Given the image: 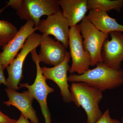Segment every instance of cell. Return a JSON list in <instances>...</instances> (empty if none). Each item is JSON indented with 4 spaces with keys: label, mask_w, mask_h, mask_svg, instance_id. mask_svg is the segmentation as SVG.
Instances as JSON below:
<instances>
[{
    "label": "cell",
    "mask_w": 123,
    "mask_h": 123,
    "mask_svg": "<svg viewBox=\"0 0 123 123\" xmlns=\"http://www.w3.org/2000/svg\"><path fill=\"white\" fill-rule=\"evenodd\" d=\"M59 3L70 27L78 25L88 11L87 0H59Z\"/></svg>",
    "instance_id": "5bb4252c"
},
{
    "label": "cell",
    "mask_w": 123,
    "mask_h": 123,
    "mask_svg": "<svg viewBox=\"0 0 123 123\" xmlns=\"http://www.w3.org/2000/svg\"><path fill=\"white\" fill-rule=\"evenodd\" d=\"M78 25L83 39L84 49L91 57V66H96L98 63L103 62L102 48L109 34H105L98 30L88 20L86 15Z\"/></svg>",
    "instance_id": "5b68a950"
},
{
    "label": "cell",
    "mask_w": 123,
    "mask_h": 123,
    "mask_svg": "<svg viewBox=\"0 0 123 123\" xmlns=\"http://www.w3.org/2000/svg\"><path fill=\"white\" fill-rule=\"evenodd\" d=\"M86 16L90 21L103 33L109 34L115 31L123 33V25L109 16L106 12L98 10H89Z\"/></svg>",
    "instance_id": "9a60e30c"
},
{
    "label": "cell",
    "mask_w": 123,
    "mask_h": 123,
    "mask_svg": "<svg viewBox=\"0 0 123 123\" xmlns=\"http://www.w3.org/2000/svg\"><path fill=\"white\" fill-rule=\"evenodd\" d=\"M16 120L10 118L0 110V123H15Z\"/></svg>",
    "instance_id": "d6986e66"
},
{
    "label": "cell",
    "mask_w": 123,
    "mask_h": 123,
    "mask_svg": "<svg viewBox=\"0 0 123 123\" xmlns=\"http://www.w3.org/2000/svg\"><path fill=\"white\" fill-rule=\"evenodd\" d=\"M42 35L35 32L32 33L27 39L20 52L6 68L8 73L6 86L8 89L16 91L20 89L19 85L23 77L24 61L29 53L40 46Z\"/></svg>",
    "instance_id": "8992f818"
},
{
    "label": "cell",
    "mask_w": 123,
    "mask_h": 123,
    "mask_svg": "<svg viewBox=\"0 0 123 123\" xmlns=\"http://www.w3.org/2000/svg\"><path fill=\"white\" fill-rule=\"evenodd\" d=\"M18 31L17 28L8 21L0 20V47H4Z\"/></svg>",
    "instance_id": "e0dca14e"
},
{
    "label": "cell",
    "mask_w": 123,
    "mask_h": 123,
    "mask_svg": "<svg viewBox=\"0 0 123 123\" xmlns=\"http://www.w3.org/2000/svg\"><path fill=\"white\" fill-rule=\"evenodd\" d=\"M95 123H121L119 120L112 119L110 115V111L106 110L100 119Z\"/></svg>",
    "instance_id": "ac0fdd59"
},
{
    "label": "cell",
    "mask_w": 123,
    "mask_h": 123,
    "mask_svg": "<svg viewBox=\"0 0 123 123\" xmlns=\"http://www.w3.org/2000/svg\"><path fill=\"white\" fill-rule=\"evenodd\" d=\"M31 53L32 60L36 66V75L35 80L32 85H29L27 82L20 84L19 86L20 88H25L28 89L34 98L39 104L45 123H51V114L48 106L47 99L48 94L54 92L55 90L48 85L46 82L47 79L43 75L36 49L31 51Z\"/></svg>",
    "instance_id": "277c9868"
},
{
    "label": "cell",
    "mask_w": 123,
    "mask_h": 123,
    "mask_svg": "<svg viewBox=\"0 0 123 123\" xmlns=\"http://www.w3.org/2000/svg\"><path fill=\"white\" fill-rule=\"evenodd\" d=\"M15 123H31L29 120L27 119L22 115L21 114L19 118L16 120Z\"/></svg>",
    "instance_id": "44dd1931"
},
{
    "label": "cell",
    "mask_w": 123,
    "mask_h": 123,
    "mask_svg": "<svg viewBox=\"0 0 123 123\" xmlns=\"http://www.w3.org/2000/svg\"><path fill=\"white\" fill-rule=\"evenodd\" d=\"M121 123H123V116L121 118Z\"/></svg>",
    "instance_id": "7402d4cb"
},
{
    "label": "cell",
    "mask_w": 123,
    "mask_h": 123,
    "mask_svg": "<svg viewBox=\"0 0 123 123\" xmlns=\"http://www.w3.org/2000/svg\"><path fill=\"white\" fill-rule=\"evenodd\" d=\"M5 91L9 99L8 101L4 102L5 105L7 106L15 107L20 111L22 115L30 120L31 123H39L36 111L32 106L34 98L29 90L19 93L7 88Z\"/></svg>",
    "instance_id": "4fadbf2b"
},
{
    "label": "cell",
    "mask_w": 123,
    "mask_h": 123,
    "mask_svg": "<svg viewBox=\"0 0 123 123\" xmlns=\"http://www.w3.org/2000/svg\"><path fill=\"white\" fill-rule=\"evenodd\" d=\"M109 35L111 39H106L102 48L103 62L111 68L120 69L123 62V33L113 31Z\"/></svg>",
    "instance_id": "30bf717a"
},
{
    "label": "cell",
    "mask_w": 123,
    "mask_h": 123,
    "mask_svg": "<svg viewBox=\"0 0 123 123\" xmlns=\"http://www.w3.org/2000/svg\"><path fill=\"white\" fill-rule=\"evenodd\" d=\"M4 69L3 66L0 64V85L2 84L6 86L7 81L4 73Z\"/></svg>",
    "instance_id": "ffe728a7"
},
{
    "label": "cell",
    "mask_w": 123,
    "mask_h": 123,
    "mask_svg": "<svg viewBox=\"0 0 123 123\" xmlns=\"http://www.w3.org/2000/svg\"><path fill=\"white\" fill-rule=\"evenodd\" d=\"M69 89L72 102L85 111L87 123H96L103 114L99 107L103 98L102 92L83 82L72 83Z\"/></svg>",
    "instance_id": "7a4b0ae2"
},
{
    "label": "cell",
    "mask_w": 123,
    "mask_h": 123,
    "mask_svg": "<svg viewBox=\"0 0 123 123\" xmlns=\"http://www.w3.org/2000/svg\"><path fill=\"white\" fill-rule=\"evenodd\" d=\"M96 66L81 75L71 74L68 77V81L84 82L102 92L116 89L123 85L122 68H111L103 62L98 63Z\"/></svg>",
    "instance_id": "6da1fadb"
},
{
    "label": "cell",
    "mask_w": 123,
    "mask_h": 123,
    "mask_svg": "<svg viewBox=\"0 0 123 123\" xmlns=\"http://www.w3.org/2000/svg\"><path fill=\"white\" fill-rule=\"evenodd\" d=\"M40 46V62L54 66L63 61L68 52L63 44L49 36L42 35Z\"/></svg>",
    "instance_id": "7c38bea8"
},
{
    "label": "cell",
    "mask_w": 123,
    "mask_h": 123,
    "mask_svg": "<svg viewBox=\"0 0 123 123\" xmlns=\"http://www.w3.org/2000/svg\"><path fill=\"white\" fill-rule=\"evenodd\" d=\"M70 58V53L68 52L63 61L59 65L52 68H41L43 75L46 79L51 80L58 86L63 101L66 103L72 102L67 75L70 68L69 63Z\"/></svg>",
    "instance_id": "8fae6325"
},
{
    "label": "cell",
    "mask_w": 123,
    "mask_h": 123,
    "mask_svg": "<svg viewBox=\"0 0 123 123\" xmlns=\"http://www.w3.org/2000/svg\"><path fill=\"white\" fill-rule=\"evenodd\" d=\"M82 42L78 24L70 27L68 47L72 64L69 72L71 74L81 75L90 69L91 57L84 49Z\"/></svg>",
    "instance_id": "52a82bcc"
},
{
    "label": "cell",
    "mask_w": 123,
    "mask_h": 123,
    "mask_svg": "<svg viewBox=\"0 0 123 123\" xmlns=\"http://www.w3.org/2000/svg\"><path fill=\"white\" fill-rule=\"evenodd\" d=\"M88 10H98L108 12L111 10L120 12L123 8V0H87Z\"/></svg>",
    "instance_id": "2e32d148"
},
{
    "label": "cell",
    "mask_w": 123,
    "mask_h": 123,
    "mask_svg": "<svg viewBox=\"0 0 123 123\" xmlns=\"http://www.w3.org/2000/svg\"><path fill=\"white\" fill-rule=\"evenodd\" d=\"M33 22L26 21L13 38L2 48V51L0 53V64L5 69L17 56L28 38L37 30Z\"/></svg>",
    "instance_id": "9c48e42d"
},
{
    "label": "cell",
    "mask_w": 123,
    "mask_h": 123,
    "mask_svg": "<svg viewBox=\"0 0 123 123\" xmlns=\"http://www.w3.org/2000/svg\"><path fill=\"white\" fill-rule=\"evenodd\" d=\"M2 9L11 6L20 19L31 21L37 25L42 16H48L61 11L59 0H10Z\"/></svg>",
    "instance_id": "3957f363"
},
{
    "label": "cell",
    "mask_w": 123,
    "mask_h": 123,
    "mask_svg": "<svg viewBox=\"0 0 123 123\" xmlns=\"http://www.w3.org/2000/svg\"><path fill=\"white\" fill-rule=\"evenodd\" d=\"M35 27L42 35H53L66 48H68L70 28L61 10L47 16Z\"/></svg>",
    "instance_id": "ba28073f"
}]
</instances>
